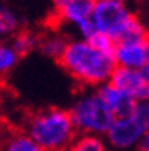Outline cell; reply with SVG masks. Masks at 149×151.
<instances>
[{
	"mask_svg": "<svg viewBox=\"0 0 149 151\" xmlns=\"http://www.w3.org/2000/svg\"><path fill=\"white\" fill-rule=\"evenodd\" d=\"M70 114L76 131L94 136L107 134L116 119L103 102L99 92H88L78 96L70 109Z\"/></svg>",
	"mask_w": 149,
	"mask_h": 151,
	"instance_id": "277c9868",
	"label": "cell"
},
{
	"mask_svg": "<svg viewBox=\"0 0 149 151\" xmlns=\"http://www.w3.org/2000/svg\"><path fill=\"white\" fill-rule=\"evenodd\" d=\"M63 151H70V148H68V150H63Z\"/></svg>",
	"mask_w": 149,
	"mask_h": 151,
	"instance_id": "44dd1931",
	"label": "cell"
},
{
	"mask_svg": "<svg viewBox=\"0 0 149 151\" xmlns=\"http://www.w3.org/2000/svg\"><path fill=\"white\" fill-rule=\"evenodd\" d=\"M146 131L148 130L142 124L133 114H129L123 118H116L105 136L111 147L117 150H128L137 147Z\"/></svg>",
	"mask_w": 149,
	"mask_h": 151,
	"instance_id": "8992f818",
	"label": "cell"
},
{
	"mask_svg": "<svg viewBox=\"0 0 149 151\" xmlns=\"http://www.w3.org/2000/svg\"><path fill=\"white\" fill-rule=\"evenodd\" d=\"M19 17L8 8H2V11H0V32L3 35H11L19 29Z\"/></svg>",
	"mask_w": 149,
	"mask_h": 151,
	"instance_id": "9a60e30c",
	"label": "cell"
},
{
	"mask_svg": "<svg viewBox=\"0 0 149 151\" xmlns=\"http://www.w3.org/2000/svg\"><path fill=\"white\" fill-rule=\"evenodd\" d=\"M96 2H123V0H96Z\"/></svg>",
	"mask_w": 149,
	"mask_h": 151,
	"instance_id": "ffe728a7",
	"label": "cell"
},
{
	"mask_svg": "<svg viewBox=\"0 0 149 151\" xmlns=\"http://www.w3.org/2000/svg\"><path fill=\"white\" fill-rule=\"evenodd\" d=\"M137 150L138 151H149V131H146L143 137L140 139L138 145H137Z\"/></svg>",
	"mask_w": 149,
	"mask_h": 151,
	"instance_id": "e0dca14e",
	"label": "cell"
},
{
	"mask_svg": "<svg viewBox=\"0 0 149 151\" xmlns=\"http://www.w3.org/2000/svg\"><path fill=\"white\" fill-rule=\"evenodd\" d=\"M96 0H72L66 8L59 11V17L75 28L91 20Z\"/></svg>",
	"mask_w": 149,
	"mask_h": 151,
	"instance_id": "9c48e42d",
	"label": "cell"
},
{
	"mask_svg": "<svg viewBox=\"0 0 149 151\" xmlns=\"http://www.w3.org/2000/svg\"><path fill=\"white\" fill-rule=\"evenodd\" d=\"M98 92L102 96L103 102L107 104V107L110 109V111L114 114V118L129 116L137 104V101L133 96H129L128 93L120 90L119 87L113 86L111 83L101 86Z\"/></svg>",
	"mask_w": 149,
	"mask_h": 151,
	"instance_id": "ba28073f",
	"label": "cell"
},
{
	"mask_svg": "<svg viewBox=\"0 0 149 151\" xmlns=\"http://www.w3.org/2000/svg\"><path fill=\"white\" fill-rule=\"evenodd\" d=\"M140 72H142V75L145 76V79L149 83V61H148V63H146L142 69H140Z\"/></svg>",
	"mask_w": 149,
	"mask_h": 151,
	"instance_id": "d6986e66",
	"label": "cell"
},
{
	"mask_svg": "<svg viewBox=\"0 0 149 151\" xmlns=\"http://www.w3.org/2000/svg\"><path fill=\"white\" fill-rule=\"evenodd\" d=\"M40 43H41V41L38 40V37H37L34 32L24 31V32H20V34L14 38L12 47L17 50V54L21 57V55H24V54H28V52H31L32 49H35Z\"/></svg>",
	"mask_w": 149,
	"mask_h": 151,
	"instance_id": "4fadbf2b",
	"label": "cell"
},
{
	"mask_svg": "<svg viewBox=\"0 0 149 151\" xmlns=\"http://www.w3.org/2000/svg\"><path fill=\"white\" fill-rule=\"evenodd\" d=\"M114 58L117 67L140 70L149 61V34L116 43Z\"/></svg>",
	"mask_w": 149,
	"mask_h": 151,
	"instance_id": "5b68a950",
	"label": "cell"
},
{
	"mask_svg": "<svg viewBox=\"0 0 149 151\" xmlns=\"http://www.w3.org/2000/svg\"><path fill=\"white\" fill-rule=\"evenodd\" d=\"M87 41H90L96 49H99L102 52H108V54H114V49H116V43L113 41L108 35L101 34V32H96L91 38H88Z\"/></svg>",
	"mask_w": 149,
	"mask_h": 151,
	"instance_id": "2e32d148",
	"label": "cell"
},
{
	"mask_svg": "<svg viewBox=\"0 0 149 151\" xmlns=\"http://www.w3.org/2000/svg\"><path fill=\"white\" fill-rule=\"evenodd\" d=\"M66 72L85 86H103L110 79L117 67L114 54L96 49L87 40L68 41L64 55L59 60Z\"/></svg>",
	"mask_w": 149,
	"mask_h": 151,
	"instance_id": "6da1fadb",
	"label": "cell"
},
{
	"mask_svg": "<svg viewBox=\"0 0 149 151\" xmlns=\"http://www.w3.org/2000/svg\"><path fill=\"white\" fill-rule=\"evenodd\" d=\"M70 2H72V0H52V3L55 5V8H56V11H58V12L63 9V8H66Z\"/></svg>",
	"mask_w": 149,
	"mask_h": 151,
	"instance_id": "ac0fdd59",
	"label": "cell"
},
{
	"mask_svg": "<svg viewBox=\"0 0 149 151\" xmlns=\"http://www.w3.org/2000/svg\"><path fill=\"white\" fill-rule=\"evenodd\" d=\"M2 151H44L28 133H14L5 140Z\"/></svg>",
	"mask_w": 149,
	"mask_h": 151,
	"instance_id": "30bf717a",
	"label": "cell"
},
{
	"mask_svg": "<svg viewBox=\"0 0 149 151\" xmlns=\"http://www.w3.org/2000/svg\"><path fill=\"white\" fill-rule=\"evenodd\" d=\"M110 83L128 93L129 96H133L137 102L149 101V83L145 79L140 70L116 67Z\"/></svg>",
	"mask_w": 149,
	"mask_h": 151,
	"instance_id": "52a82bcc",
	"label": "cell"
},
{
	"mask_svg": "<svg viewBox=\"0 0 149 151\" xmlns=\"http://www.w3.org/2000/svg\"><path fill=\"white\" fill-rule=\"evenodd\" d=\"M91 20L96 31L108 35L114 43L148 34L145 26L129 12L123 2H96Z\"/></svg>",
	"mask_w": 149,
	"mask_h": 151,
	"instance_id": "3957f363",
	"label": "cell"
},
{
	"mask_svg": "<svg viewBox=\"0 0 149 151\" xmlns=\"http://www.w3.org/2000/svg\"><path fill=\"white\" fill-rule=\"evenodd\" d=\"M19 58H20V55L12 47V44H3L0 47V70L3 73L12 70L14 66L17 64V61H19Z\"/></svg>",
	"mask_w": 149,
	"mask_h": 151,
	"instance_id": "5bb4252c",
	"label": "cell"
},
{
	"mask_svg": "<svg viewBox=\"0 0 149 151\" xmlns=\"http://www.w3.org/2000/svg\"><path fill=\"white\" fill-rule=\"evenodd\" d=\"M67 44L68 41L64 37H61V35H50V37H46L44 40H41L40 49L46 57L56 58L59 61L67 49Z\"/></svg>",
	"mask_w": 149,
	"mask_h": 151,
	"instance_id": "8fae6325",
	"label": "cell"
},
{
	"mask_svg": "<svg viewBox=\"0 0 149 151\" xmlns=\"http://www.w3.org/2000/svg\"><path fill=\"white\" fill-rule=\"evenodd\" d=\"M70 151H108L107 144L101 136L94 134H81L73 140Z\"/></svg>",
	"mask_w": 149,
	"mask_h": 151,
	"instance_id": "7c38bea8",
	"label": "cell"
},
{
	"mask_svg": "<svg viewBox=\"0 0 149 151\" xmlns=\"http://www.w3.org/2000/svg\"><path fill=\"white\" fill-rule=\"evenodd\" d=\"M75 131L72 114L63 109L38 111L26 124V133L44 151L68 150L75 140Z\"/></svg>",
	"mask_w": 149,
	"mask_h": 151,
	"instance_id": "7a4b0ae2",
	"label": "cell"
}]
</instances>
